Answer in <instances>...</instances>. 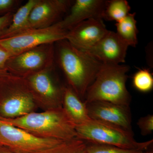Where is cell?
<instances>
[{
    "mask_svg": "<svg viewBox=\"0 0 153 153\" xmlns=\"http://www.w3.org/2000/svg\"><path fill=\"white\" fill-rule=\"evenodd\" d=\"M6 76H0V89H1V87L2 85L3 81H4V78Z\"/></svg>",
    "mask_w": 153,
    "mask_h": 153,
    "instance_id": "4316f807",
    "label": "cell"
},
{
    "mask_svg": "<svg viewBox=\"0 0 153 153\" xmlns=\"http://www.w3.org/2000/svg\"><path fill=\"white\" fill-rule=\"evenodd\" d=\"M63 141L35 136L0 118V147L12 152L37 153L53 147Z\"/></svg>",
    "mask_w": 153,
    "mask_h": 153,
    "instance_id": "8992f818",
    "label": "cell"
},
{
    "mask_svg": "<svg viewBox=\"0 0 153 153\" xmlns=\"http://www.w3.org/2000/svg\"><path fill=\"white\" fill-rule=\"evenodd\" d=\"M145 153H153L152 151H149V152H146Z\"/></svg>",
    "mask_w": 153,
    "mask_h": 153,
    "instance_id": "83f0119b",
    "label": "cell"
},
{
    "mask_svg": "<svg viewBox=\"0 0 153 153\" xmlns=\"http://www.w3.org/2000/svg\"><path fill=\"white\" fill-rule=\"evenodd\" d=\"M37 153H87L84 141L76 138L64 141L59 144Z\"/></svg>",
    "mask_w": 153,
    "mask_h": 153,
    "instance_id": "ac0fdd59",
    "label": "cell"
},
{
    "mask_svg": "<svg viewBox=\"0 0 153 153\" xmlns=\"http://www.w3.org/2000/svg\"><path fill=\"white\" fill-rule=\"evenodd\" d=\"M129 66L102 64L94 81L85 94V103L92 102H108L130 107L131 96L126 88Z\"/></svg>",
    "mask_w": 153,
    "mask_h": 153,
    "instance_id": "3957f363",
    "label": "cell"
},
{
    "mask_svg": "<svg viewBox=\"0 0 153 153\" xmlns=\"http://www.w3.org/2000/svg\"><path fill=\"white\" fill-rule=\"evenodd\" d=\"M108 31L102 19H89L68 30L66 40L77 49L84 50L97 43Z\"/></svg>",
    "mask_w": 153,
    "mask_h": 153,
    "instance_id": "7c38bea8",
    "label": "cell"
},
{
    "mask_svg": "<svg viewBox=\"0 0 153 153\" xmlns=\"http://www.w3.org/2000/svg\"><path fill=\"white\" fill-rule=\"evenodd\" d=\"M10 57V53L0 44V71H6L5 66L7 60Z\"/></svg>",
    "mask_w": 153,
    "mask_h": 153,
    "instance_id": "cb8c5ba5",
    "label": "cell"
},
{
    "mask_svg": "<svg viewBox=\"0 0 153 153\" xmlns=\"http://www.w3.org/2000/svg\"><path fill=\"white\" fill-rule=\"evenodd\" d=\"M0 118L38 137L63 141L77 138L75 126L62 107L49 108L44 112H32L16 118Z\"/></svg>",
    "mask_w": 153,
    "mask_h": 153,
    "instance_id": "7a4b0ae2",
    "label": "cell"
},
{
    "mask_svg": "<svg viewBox=\"0 0 153 153\" xmlns=\"http://www.w3.org/2000/svg\"><path fill=\"white\" fill-rule=\"evenodd\" d=\"M87 153H145L146 152L135 150L127 149L106 144L86 142Z\"/></svg>",
    "mask_w": 153,
    "mask_h": 153,
    "instance_id": "ffe728a7",
    "label": "cell"
},
{
    "mask_svg": "<svg viewBox=\"0 0 153 153\" xmlns=\"http://www.w3.org/2000/svg\"><path fill=\"white\" fill-rule=\"evenodd\" d=\"M67 33L57 22L48 27L28 29L10 37L0 39V44L11 57L40 45L55 44L66 39Z\"/></svg>",
    "mask_w": 153,
    "mask_h": 153,
    "instance_id": "52a82bcc",
    "label": "cell"
},
{
    "mask_svg": "<svg viewBox=\"0 0 153 153\" xmlns=\"http://www.w3.org/2000/svg\"><path fill=\"white\" fill-rule=\"evenodd\" d=\"M132 84L134 88L140 92H149L153 88V74L149 69H139L133 76Z\"/></svg>",
    "mask_w": 153,
    "mask_h": 153,
    "instance_id": "d6986e66",
    "label": "cell"
},
{
    "mask_svg": "<svg viewBox=\"0 0 153 153\" xmlns=\"http://www.w3.org/2000/svg\"><path fill=\"white\" fill-rule=\"evenodd\" d=\"M130 6L126 0H106L102 19L120 22L130 13Z\"/></svg>",
    "mask_w": 153,
    "mask_h": 153,
    "instance_id": "e0dca14e",
    "label": "cell"
},
{
    "mask_svg": "<svg viewBox=\"0 0 153 153\" xmlns=\"http://www.w3.org/2000/svg\"><path fill=\"white\" fill-rule=\"evenodd\" d=\"M135 13H130L115 25L117 29L116 33L128 47H136L138 44V30L135 18Z\"/></svg>",
    "mask_w": 153,
    "mask_h": 153,
    "instance_id": "2e32d148",
    "label": "cell"
},
{
    "mask_svg": "<svg viewBox=\"0 0 153 153\" xmlns=\"http://www.w3.org/2000/svg\"><path fill=\"white\" fill-rule=\"evenodd\" d=\"M105 2L106 0H76L70 7L69 14L58 23L68 31L88 19H102Z\"/></svg>",
    "mask_w": 153,
    "mask_h": 153,
    "instance_id": "4fadbf2b",
    "label": "cell"
},
{
    "mask_svg": "<svg viewBox=\"0 0 153 153\" xmlns=\"http://www.w3.org/2000/svg\"><path fill=\"white\" fill-rule=\"evenodd\" d=\"M38 0H29L14 13L11 24L0 36V39L10 37L26 30L33 7Z\"/></svg>",
    "mask_w": 153,
    "mask_h": 153,
    "instance_id": "9a60e30c",
    "label": "cell"
},
{
    "mask_svg": "<svg viewBox=\"0 0 153 153\" xmlns=\"http://www.w3.org/2000/svg\"><path fill=\"white\" fill-rule=\"evenodd\" d=\"M8 72L6 71H0V76H7L10 75Z\"/></svg>",
    "mask_w": 153,
    "mask_h": 153,
    "instance_id": "484cf974",
    "label": "cell"
},
{
    "mask_svg": "<svg viewBox=\"0 0 153 153\" xmlns=\"http://www.w3.org/2000/svg\"><path fill=\"white\" fill-rule=\"evenodd\" d=\"M55 59V44H43L11 56L5 69L13 76L25 78L52 67Z\"/></svg>",
    "mask_w": 153,
    "mask_h": 153,
    "instance_id": "5b68a950",
    "label": "cell"
},
{
    "mask_svg": "<svg viewBox=\"0 0 153 153\" xmlns=\"http://www.w3.org/2000/svg\"><path fill=\"white\" fill-rule=\"evenodd\" d=\"M13 14L10 12L0 16V36L11 24Z\"/></svg>",
    "mask_w": 153,
    "mask_h": 153,
    "instance_id": "603a6c76",
    "label": "cell"
},
{
    "mask_svg": "<svg viewBox=\"0 0 153 153\" xmlns=\"http://www.w3.org/2000/svg\"><path fill=\"white\" fill-rule=\"evenodd\" d=\"M86 105L91 119L133 132L130 107L102 101L92 102L86 103Z\"/></svg>",
    "mask_w": 153,
    "mask_h": 153,
    "instance_id": "9c48e42d",
    "label": "cell"
},
{
    "mask_svg": "<svg viewBox=\"0 0 153 153\" xmlns=\"http://www.w3.org/2000/svg\"><path fill=\"white\" fill-rule=\"evenodd\" d=\"M55 43L56 61L66 76L68 86L84 101L88 89L103 64L66 39Z\"/></svg>",
    "mask_w": 153,
    "mask_h": 153,
    "instance_id": "6da1fadb",
    "label": "cell"
},
{
    "mask_svg": "<svg viewBox=\"0 0 153 153\" xmlns=\"http://www.w3.org/2000/svg\"><path fill=\"white\" fill-rule=\"evenodd\" d=\"M54 66L24 78L35 101L49 104L51 108L62 107L65 87L53 75Z\"/></svg>",
    "mask_w": 153,
    "mask_h": 153,
    "instance_id": "ba28073f",
    "label": "cell"
},
{
    "mask_svg": "<svg viewBox=\"0 0 153 153\" xmlns=\"http://www.w3.org/2000/svg\"><path fill=\"white\" fill-rule=\"evenodd\" d=\"M128 47L116 32L109 30L97 43L82 51L87 52L102 64L120 65L125 62Z\"/></svg>",
    "mask_w": 153,
    "mask_h": 153,
    "instance_id": "8fae6325",
    "label": "cell"
},
{
    "mask_svg": "<svg viewBox=\"0 0 153 153\" xmlns=\"http://www.w3.org/2000/svg\"><path fill=\"white\" fill-rule=\"evenodd\" d=\"M62 105L68 118L75 127L91 119L88 115L85 102L68 86H65L64 88Z\"/></svg>",
    "mask_w": 153,
    "mask_h": 153,
    "instance_id": "5bb4252c",
    "label": "cell"
},
{
    "mask_svg": "<svg viewBox=\"0 0 153 153\" xmlns=\"http://www.w3.org/2000/svg\"><path fill=\"white\" fill-rule=\"evenodd\" d=\"M0 153H13L4 148L0 147Z\"/></svg>",
    "mask_w": 153,
    "mask_h": 153,
    "instance_id": "d4e9b609",
    "label": "cell"
},
{
    "mask_svg": "<svg viewBox=\"0 0 153 153\" xmlns=\"http://www.w3.org/2000/svg\"><path fill=\"white\" fill-rule=\"evenodd\" d=\"M19 3V1L16 0H0V15L12 12Z\"/></svg>",
    "mask_w": 153,
    "mask_h": 153,
    "instance_id": "7402d4cb",
    "label": "cell"
},
{
    "mask_svg": "<svg viewBox=\"0 0 153 153\" xmlns=\"http://www.w3.org/2000/svg\"><path fill=\"white\" fill-rule=\"evenodd\" d=\"M72 3L68 0H38L30 13L26 30L48 27L60 22Z\"/></svg>",
    "mask_w": 153,
    "mask_h": 153,
    "instance_id": "30bf717a",
    "label": "cell"
},
{
    "mask_svg": "<svg viewBox=\"0 0 153 153\" xmlns=\"http://www.w3.org/2000/svg\"><path fill=\"white\" fill-rule=\"evenodd\" d=\"M141 134L143 136L151 134L153 131V115L148 114L140 118L137 122Z\"/></svg>",
    "mask_w": 153,
    "mask_h": 153,
    "instance_id": "44dd1931",
    "label": "cell"
},
{
    "mask_svg": "<svg viewBox=\"0 0 153 153\" xmlns=\"http://www.w3.org/2000/svg\"><path fill=\"white\" fill-rule=\"evenodd\" d=\"M77 137L86 142L111 145L127 149L146 152L152 144L153 140L138 142L133 132L91 119L75 127Z\"/></svg>",
    "mask_w": 153,
    "mask_h": 153,
    "instance_id": "277c9868",
    "label": "cell"
}]
</instances>
